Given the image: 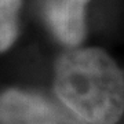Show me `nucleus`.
<instances>
[{
    "label": "nucleus",
    "mask_w": 124,
    "mask_h": 124,
    "mask_svg": "<svg viewBox=\"0 0 124 124\" xmlns=\"http://www.w3.org/2000/svg\"><path fill=\"white\" fill-rule=\"evenodd\" d=\"M59 99L90 124H115L124 113V77L108 54L72 50L58 61Z\"/></svg>",
    "instance_id": "f257e3e1"
},
{
    "label": "nucleus",
    "mask_w": 124,
    "mask_h": 124,
    "mask_svg": "<svg viewBox=\"0 0 124 124\" xmlns=\"http://www.w3.org/2000/svg\"><path fill=\"white\" fill-rule=\"evenodd\" d=\"M0 124H88L63 102L8 90L0 95Z\"/></svg>",
    "instance_id": "f03ea898"
},
{
    "label": "nucleus",
    "mask_w": 124,
    "mask_h": 124,
    "mask_svg": "<svg viewBox=\"0 0 124 124\" xmlns=\"http://www.w3.org/2000/svg\"><path fill=\"white\" fill-rule=\"evenodd\" d=\"M88 0H46L44 13L58 39L68 46H77L85 33L84 10Z\"/></svg>",
    "instance_id": "7ed1b4c3"
},
{
    "label": "nucleus",
    "mask_w": 124,
    "mask_h": 124,
    "mask_svg": "<svg viewBox=\"0 0 124 124\" xmlns=\"http://www.w3.org/2000/svg\"><path fill=\"white\" fill-rule=\"evenodd\" d=\"M21 0H0V53L14 43Z\"/></svg>",
    "instance_id": "20e7f679"
}]
</instances>
